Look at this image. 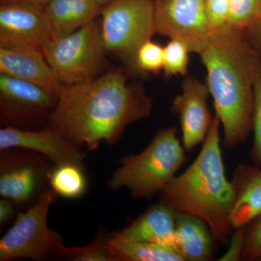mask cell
I'll list each match as a JSON object with an SVG mask.
<instances>
[{
  "label": "cell",
  "instance_id": "6da1fadb",
  "mask_svg": "<svg viewBox=\"0 0 261 261\" xmlns=\"http://www.w3.org/2000/svg\"><path fill=\"white\" fill-rule=\"evenodd\" d=\"M128 76L123 67L112 68L94 80L63 86L47 126L79 149L115 145L127 126L152 112L143 84Z\"/></svg>",
  "mask_w": 261,
  "mask_h": 261
},
{
  "label": "cell",
  "instance_id": "7a4b0ae2",
  "mask_svg": "<svg viewBox=\"0 0 261 261\" xmlns=\"http://www.w3.org/2000/svg\"><path fill=\"white\" fill-rule=\"evenodd\" d=\"M200 56L207 70L206 86L224 130L223 145L234 148L246 142L252 132L254 85L261 69V56L243 32L226 24L211 33Z\"/></svg>",
  "mask_w": 261,
  "mask_h": 261
},
{
  "label": "cell",
  "instance_id": "3957f363",
  "mask_svg": "<svg viewBox=\"0 0 261 261\" xmlns=\"http://www.w3.org/2000/svg\"><path fill=\"white\" fill-rule=\"evenodd\" d=\"M220 126L221 122L215 115L200 153L185 172L165 187L160 202L176 213L200 218L208 225L216 241L226 244L233 231L230 216L234 192L225 171Z\"/></svg>",
  "mask_w": 261,
  "mask_h": 261
},
{
  "label": "cell",
  "instance_id": "277c9868",
  "mask_svg": "<svg viewBox=\"0 0 261 261\" xmlns=\"http://www.w3.org/2000/svg\"><path fill=\"white\" fill-rule=\"evenodd\" d=\"M187 161L176 127L162 128L138 154L125 156L108 181L113 191L125 188L136 200L160 195Z\"/></svg>",
  "mask_w": 261,
  "mask_h": 261
},
{
  "label": "cell",
  "instance_id": "5b68a950",
  "mask_svg": "<svg viewBox=\"0 0 261 261\" xmlns=\"http://www.w3.org/2000/svg\"><path fill=\"white\" fill-rule=\"evenodd\" d=\"M40 49L63 85L94 80L100 75L107 62L101 18L66 37L51 38Z\"/></svg>",
  "mask_w": 261,
  "mask_h": 261
},
{
  "label": "cell",
  "instance_id": "8992f818",
  "mask_svg": "<svg viewBox=\"0 0 261 261\" xmlns=\"http://www.w3.org/2000/svg\"><path fill=\"white\" fill-rule=\"evenodd\" d=\"M101 29L105 49L137 72L141 46L156 34L153 0H113L104 6Z\"/></svg>",
  "mask_w": 261,
  "mask_h": 261
},
{
  "label": "cell",
  "instance_id": "52a82bcc",
  "mask_svg": "<svg viewBox=\"0 0 261 261\" xmlns=\"http://www.w3.org/2000/svg\"><path fill=\"white\" fill-rule=\"evenodd\" d=\"M53 190H46L32 207L20 213L13 226L0 240V260L18 258L44 260L51 257L61 237L48 227L47 216L55 199Z\"/></svg>",
  "mask_w": 261,
  "mask_h": 261
},
{
  "label": "cell",
  "instance_id": "ba28073f",
  "mask_svg": "<svg viewBox=\"0 0 261 261\" xmlns=\"http://www.w3.org/2000/svg\"><path fill=\"white\" fill-rule=\"evenodd\" d=\"M58 100V96L40 86L0 73V117L7 127L45 128Z\"/></svg>",
  "mask_w": 261,
  "mask_h": 261
},
{
  "label": "cell",
  "instance_id": "9c48e42d",
  "mask_svg": "<svg viewBox=\"0 0 261 261\" xmlns=\"http://www.w3.org/2000/svg\"><path fill=\"white\" fill-rule=\"evenodd\" d=\"M156 34L184 43L200 55L208 44L211 29L205 0H153Z\"/></svg>",
  "mask_w": 261,
  "mask_h": 261
},
{
  "label": "cell",
  "instance_id": "30bf717a",
  "mask_svg": "<svg viewBox=\"0 0 261 261\" xmlns=\"http://www.w3.org/2000/svg\"><path fill=\"white\" fill-rule=\"evenodd\" d=\"M1 151L0 195L17 204L27 203L49 178L45 156L30 149Z\"/></svg>",
  "mask_w": 261,
  "mask_h": 261
},
{
  "label": "cell",
  "instance_id": "8fae6325",
  "mask_svg": "<svg viewBox=\"0 0 261 261\" xmlns=\"http://www.w3.org/2000/svg\"><path fill=\"white\" fill-rule=\"evenodd\" d=\"M53 36L45 5L23 2L0 5V47L40 48Z\"/></svg>",
  "mask_w": 261,
  "mask_h": 261
},
{
  "label": "cell",
  "instance_id": "7c38bea8",
  "mask_svg": "<svg viewBox=\"0 0 261 261\" xmlns=\"http://www.w3.org/2000/svg\"><path fill=\"white\" fill-rule=\"evenodd\" d=\"M181 94L173 99L171 111L179 117L182 145L187 152L203 143L214 117L208 106L209 90L206 84L191 75H185Z\"/></svg>",
  "mask_w": 261,
  "mask_h": 261
},
{
  "label": "cell",
  "instance_id": "4fadbf2b",
  "mask_svg": "<svg viewBox=\"0 0 261 261\" xmlns=\"http://www.w3.org/2000/svg\"><path fill=\"white\" fill-rule=\"evenodd\" d=\"M25 149L47 158L56 166L73 164L84 167V154L61 134L49 126L40 130L5 127L0 130V150Z\"/></svg>",
  "mask_w": 261,
  "mask_h": 261
},
{
  "label": "cell",
  "instance_id": "5bb4252c",
  "mask_svg": "<svg viewBox=\"0 0 261 261\" xmlns=\"http://www.w3.org/2000/svg\"><path fill=\"white\" fill-rule=\"evenodd\" d=\"M0 73L37 84L58 97L64 86L40 48L0 47Z\"/></svg>",
  "mask_w": 261,
  "mask_h": 261
},
{
  "label": "cell",
  "instance_id": "9a60e30c",
  "mask_svg": "<svg viewBox=\"0 0 261 261\" xmlns=\"http://www.w3.org/2000/svg\"><path fill=\"white\" fill-rule=\"evenodd\" d=\"M231 181L234 201L230 224L233 230L247 226L261 215V168L253 163H240Z\"/></svg>",
  "mask_w": 261,
  "mask_h": 261
},
{
  "label": "cell",
  "instance_id": "2e32d148",
  "mask_svg": "<svg viewBox=\"0 0 261 261\" xmlns=\"http://www.w3.org/2000/svg\"><path fill=\"white\" fill-rule=\"evenodd\" d=\"M176 224V212L159 201L127 227L114 234L132 241L174 247Z\"/></svg>",
  "mask_w": 261,
  "mask_h": 261
},
{
  "label": "cell",
  "instance_id": "e0dca14e",
  "mask_svg": "<svg viewBox=\"0 0 261 261\" xmlns=\"http://www.w3.org/2000/svg\"><path fill=\"white\" fill-rule=\"evenodd\" d=\"M174 247L185 261H209L216 256V241L210 227L200 218L176 213Z\"/></svg>",
  "mask_w": 261,
  "mask_h": 261
},
{
  "label": "cell",
  "instance_id": "ac0fdd59",
  "mask_svg": "<svg viewBox=\"0 0 261 261\" xmlns=\"http://www.w3.org/2000/svg\"><path fill=\"white\" fill-rule=\"evenodd\" d=\"M53 38L66 37L101 16L103 8L95 0H51L45 5Z\"/></svg>",
  "mask_w": 261,
  "mask_h": 261
},
{
  "label": "cell",
  "instance_id": "d6986e66",
  "mask_svg": "<svg viewBox=\"0 0 261 261\" xmlns=\"http://www.w3.org/2000/svg\"><path fill=\"white\" fill-rule=\"evenodd\" d=\"M106 243L121 261H185L174 247L132 241L111 235Z\"/></svg>",
  "mask_w": 261,
  "mask_h": 261
},
{
  "label": "cell",
  "instance_id": "ffe728a7",
  "mask_svg": "<svg viewBox=\"0 0 261 261\" xmlns=\"http://www.w3.org/2000/svg\"><path fill=\"white\" fill-rule=\"evenodd\" d=\"M49 181L55 193L65 198H78L87 189L84 167L77 165L56 166L49 173Z\"/></svg>",
  "mask_w": 261,
  "mask_h": 261
},
{
  "label": "cell",
  "instance_id": "44dd1931",
  "mask_svg": "<svg viewBox=\"0 0 261 261\" xmlns=\"http://www.w3.org/2000/svg\"><path fill=\"white\" fill-rule=\"evenodd\" d=\"M51 257L75 261H121L108 246L106 238H97L82 247H65L63 242H60L53 249Z\"/></svg>",
  "mask_w": 261,
  "mask_h": 261
},
{
  "label": "cell",
  "instance_id": "7402d4cb",
  "mask_svg": "<svg viewBox=\"0 0 261 261\" xmlns=\"http://www.w3.org/2000/svg\"><path fill=\"white\" fill-rule=\"evenodd\" d=\"M261 16V0H230L228 25L244 32Z\"/></svg>",
  "mask_w": 261,
  "mask_h": 261
},
{
  "label": "cell",
  "instance_id": "603a6c76",
  "mask_svg": "<svg viewBox=\"0 0 261 261\" xmlns=\"http://www.w3.org/2000/svg\"><path fill=\"white\" fill-rule=\"evenodd\" d=\"M190 53L191 51L184 43L171 39L164 47L163 68L164 76L168 79L178 75H187Z\"/></svg>",
  "mask_w": 261,
  "mask_h": 261
},
{
  "label": "cell",
  "instance_id": "cb8c5ba5",
  "mask_svg": "<svg viewBox=\"0 0 261 261\" xmlns=\"http://www.w3.org/2000/svg\"><path fill=\"white\" fill-rule=\"evenodd\" d=\"M164 47L157 43L147 41L141 46L136 56L137 73L159 74L163 70Z\"/></svg>",
  "mask_w": 261,
  "mask_h": 261
},
{
  "label": "cell",
  "instance_id": "d4e9b609",
  "mask_svg": "<svg viewBox=\"0 0 261 261\" xmlns=\"http://www.w3.org/2000/svg\"><path fill=\"white\" fill-rule=\"evenodd\" d=\"M252 132L254 140L250 150V158L252 163L261 168V69L254 85Z\"/></svg>",
  "mask_w": 261,
  "mask_h": 261
},
{
  "label": "cell",
  "instance_id": "484cf974",
  "mask_svg": "<svg viewBox=\"0 0 261 261\" xmlns=\"http://www.w3.org/2000/svg\"><path fill=\"white\" fill-rule=\"evenodd\" d=\"M261 215L247 226L246 238L242 260H260Z\"/></svg>",
  "mask_w": 261,
  "mask_h": 261
},
{
  "label": "cell",
  "instance_id": "4316f807",
  "mask_svg": "<svg viewBox=\"0 0 261 261\" xmlns=\"http://www.w3.org/2000/svg\"><path fill=\"white\" fill-rule=\"evenodd\" d=\"M230 0H205L206 13L211 32L228 23Z\"/></svg>",
  "mask_w": 261,
  "mask_h": 261
},
{
  "label": "cell",
  "instance_id": "83f0119b",
  "mask_svg": "<svg viewBox=\"0 0 261 261\" xmlns=\"http://www.w3.org/2000/svg\"><path fill=\"white\" fill-rule=\"evenodd\" d=\"M246 231L247 226H241L233 230L228 241L229 245L227 250L220 257V261L242 260Z\"/></svg>",
  "mask_w": 261,
  "mask_h": 261
},
{
  "label": "cell",
  "instance_id": "f1b7e54d",
  "mask_svg": "<svg viewBox=\"0 0 261 261\" xmlns=\"http://www.w3.org/2000/svg\"><path fill=\"white\" fill-rule=\"evenodd\" d=\"M243 34L250 45L261 56V16Z\"/></svg>",
  "mask_w": 261,
  "mask_h": 261
},
{
  "label": "cell",
  "instance_id": "f546056e",
  "mask_svg": "<svg viewBox=\"0 0 261 261\" xmlns=\"http://www.w3.org/2000/svg\"><path fill=\"white\" fill-rule=\"evenodd\" d=\"M13 201L5 198L0 200V224L1 226L6 224L14 214V205Z\"/></svg>",
  "mask_w": 261,
  "mask_h": 261
},
{
  "label": "cell",
  "instance_id": "4dcf8cb0",
  "mask_svg": "<svg viewBox=\"0 0 261 261\" xmlns=\"http://www.w3.org/2000/svg\"><path fill=\"white\" fill-rule=\"evenodd\" d=\"M51 0H0V4H6L10 3H19V2H23V3H37V4L46 5L50 2Z\"/></svg>",
  "mask_w": 261,
  "mask_h": 261
},
{
  "label": "cell",
  "instance_id": "1f68e13d",
  "mask_svg": "<svg viewBox=\"0 0 261 261\" xmlns=\"http://www.w3.org/2000/svg\"><path fill=\"white\" fill-rule=\"evenodd\" d=\"M95 1L97 2V3H99V5L104 7L109 4V3H111L113 0H95Z\"/></svg>",
  "mask_w": 261,
  "mask_h": 261
},
{
  "label": "cell",
  "instance_id": "d6a6232c",
  "mask_svg": "<svg viewBox=\"0 0 261 261\" xmlns=\"http://www.w3.org/2000/svg\"><path fill=\"white\" fill-rule=\"evenodd\" d=\"M260 260H261V259H260Z\"/></svg>",
  "mask_w": 261,
  "mask_h": 261
}]
</instances>
